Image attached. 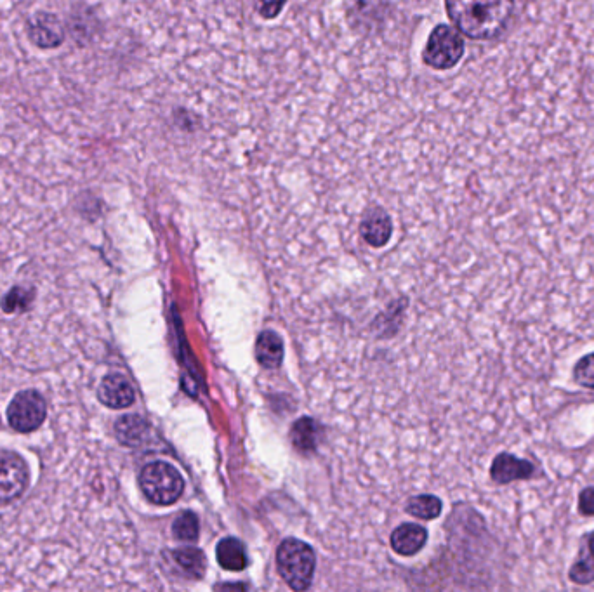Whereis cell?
<instances>
[{
  "instance_id": "cell-1",
  "label": "cell",
  "mask_w": 594,
  "mask_h": 592,
  "mask_svg": "<svg viewBox=\"0 0 594 592\" xmlns=\"http://www.w3.org/2000/svg\"><path fill=\"white\" fill-rule=\"evenodd\" d=\"M445 9L462 35L492 40L508 28L515 0H445Z\"/></svg>"
},
{
  "instance_id": "cell-2",
  "label": "cell",
  "mask_w": 594,
  "mask_h": 592,
  "mask_svg": "<svg viewBox=\"0 0 594 592\" xmlns=\"http://www.w3.org/2000/svg\"><path fill=\"white\" fill-rule=\"evenodd\" d=\"M315 565V551L303 540L287 539L278 546V573L294 591H306L311 586Z\"/></svg>"
},
{
  "instance_id": "cell-3",
  "label": "cell",
  "mask_w": 594,
  "mask_h": 592,
  "mask_svg": "<svg viewBox=\"0 0 594 592\" xmlns=\"http://www.w3.org/2000/svg\"><path fill=\"white\" fill-rule=\"evenodd\" d=\"M139 487L155 506H172L185 492V480L169 462L155 461L141 469Z\"/></svg>"
},
{
  "instance_id": "cell-4",
  "label": "cell",
  "mask_w": 594,
  "mask_h": 592,
  "mask_svg": "<svg viewBox=\"0 0 594 592\" xmlns=\"http://www.w3.org/2000/svg\"><path fill=\"white\" fill-rule=\"evenodd\" d=\"M466 51L461 32L449 25H438L429 35L428 44L424 47V65L433 70H450L462 60Z\"/></svg>"
},
{
  "instance_id": "cell-5",
  "label": "cell",
  "mask_w": 594,
  "mask_h": 592,
  "mask_svg": "<svg viewBox=\"0 0 594 592\" xmlns=\"http://www.w3.org/2000/svg\"><path fill=\"white\" fill-rule=\"evenodd\" d=\"M47 403L35 389H25L14 396L7 407V422L18 433H33L46 422Z\"/></svg>"
},
{
  "instance_id": "cell-6",
  "label": "cell",
  "mask_w": 594,
  "mask_h": 592,
  "mask_svg": "<svg viewBox=\"0 0 594 592\" xmlns=\"http://www.w3.org/2000/svg\"><path fill=\"white\" fill-rule=\"evenodd\" d=\"M30 485L27 461L13 450L0 448V506L13 504Z\"/></svg>"
},
{
  "instance_id": "cell-7",
  "label": "cell",
  "mask_w": 594,
  "mask_h": 592,
  "mask_svg": "<svg viewBox=\"0 0 594 592\" xmlns=\"http://www.w3.org/2000/svg\"><path fill=\"white\" fill-rule=\"evenodd\" d=\"M27 37L33 46L49 51L63 46L66 40V25L58 14L37 11L27 21Z\"/></svg>"
},
{
  "instance_id": "cell-8",
  "label": "cell",
  "mask_w": 594,
  "mask_h": 592,
  "mask_svg": "<svg viewBox=\"0 0 594 592\" xmlns=\"http://www.w3.org/2000/svg\"><path fill=\"white\" fill-rule=\"evenodd\" d=\"M99 402L113 410H124L134 403V389L122 374H108L98 388Z\"/></svg>"
},
{
  "instance_id": "cell-9",
  "label": "cell",
  "mask_w": 594,
  "mask_h": 592,
  "mask_svg": "<svg viewBox=\"0 0 594 592\" xmlns=\"http://www.w3.org/2000/svg\"><path fill=\"white\" fill-rule=\"evenodd\" d=\"M535 474V466L525 459H518L515 455L501 454L495 457L490 468V476L495 483H511L516 480H530Z\"/></svg>"
},
{
  "instance_id": "cell-10",
  "label": "cell",
  "mask_w": 594,
  "mask_h": 592,
  "mask_svg": "<svg viewBox=\"0 0 594 592\" xmlns=\"http://www.w3.org/2000/svg\"><path fill=\"white\" fill-rule=\"evenodd\" d=\"M360 235L370 247H374V249L384 247L390 242L391 235H393V221L383 209H370L363 216Z\"/></svg>"
},
{
  "instance_id": "cell-11",
  "label": "cell",
  "mask_w": 594,
  "mask_h": 592,
  "mask_svg": "<svg viewBox=\"0 0 594 592\" xmlns=\"http://www.w3.org/2000/svg\"><path fill=\"white\" fill-rule=\"evenodd\" d=\"M426 540L428 532L421 525L405 523L391 535V547L400 556H414L426 546Z\"/></svg>"
},
{
  "instance_id": "cell-12",
  "label": "cell",
  "mask_w": 594,
  "mask_h": 592,
  "mask_svg": "<svg viewBox=\"0 0 594 592\" xmlns=\"http://www.w3.org/2000/svg\"><path fill=\"white\" fill-rule=\"evenodd\" d=\"M96 25H98V20L94 16L93 9L86 4H79V6L73 7L72 13L68 16L66 30L77 44L84 46L86 42L93 39Z\"/></svg>"
},
{
  "instance_id": "cell-13",
  "label": "cell",
  "mask_w": 594,
  "mask_h": 592,
  "mask_svg": "<svg viewBox=\"0 0 594 592\" xmlns=\"http://www.w3.org/2000/svg\"><path fill=\"white\" fill-rule=\"evenodd\" d=\"M256 358L264 369H278L284 360V343L273 330H264L256 343Z\"/></svg>"
},
{
  "instance_id": "cell-14",
  "label": "cell",
  "mask_w": 594,
  "mask_h": 592,
  "mask_svg": "<svg viewBox=\"0 0 594 592\" xmlns=\"http://www.w3.org/2000/svg\"><path fill=\"white\" fill-rule=\"evenodd\" d=\"M148 431L150 426L141 415H122L115 422V436L124 447H139L145 441Z\"/></svg>"
},
{
  "instance_id": "cell-15",
  "label": "cell",
  "mask_w": 594,
  "mask_h": 592,
  "mask_svg": "<svg viewBox=\"0 0 594 592\" xmlns=\"http://www.w3.org/2000/svg\"><path fill=\"white\" fill-rule=\"evenodd\" d=\"M216 558L219 565L228 572H242L247 566V553L242 542L233 537L223 539L216 547Z\"/></svg>"
},
{
  "instance_id": "cell-16",
  "label": "cell",
  "mask_w": 594,
  "mask_h": 592,
  "mask_svg": "<svg viewBox=\"0 0 594 592\" xmlns=\"http://www.w3.org/2000/svg\"><path fill=\"white\" fill-rule=\"evenodd\" d=\"M172 558L190 579H204L207 561H205V554L200 549H195V547L176 549L172 553Z\"/></svg>"
},
{
  "instance_id": "cell-17",
  "label": "cell",
  "mask_w": 594,
  "mask_h": 592,
  "mask_svg": "<svg viewBox=\"0 0 594 592\" xmlns=\"http://www.w3.org/2000/svg\"><path fill=\"white\" fill-rule=\"evenodd\" d=\"M291 440L301 452H311L317 447L318 428L310 417H303L292 426Z\"/></svg>"
},
{
  "instance_id": "cell-18",
  "label": "cell",
  "mask_w": 594,
  "mask_h": 592,
  "mask_svg": "<svg viewBox=\"0 0 594 592\" xmlns=\"http://www.w3.org/2000/svg\"><path fill=\"white\" fill-rule=\"evenodd\" d=\"M442 500L435 495H417L407 502V513L419 520H436L442 514Z\"/></svg>"
},
{
  "instance_id": "cell-19",
  "label": "cell",
  "mask_w": 594,
  "mask_h": 592,
  "mask_svg": "<svg viewBox=\"0 0 594 592\" xmlns=\"http://www.w3.org/2000/svg\"><path fill=\"white\" fill-rule=\"evenodd\" d=\"M35 290L27 289V287H14V289L7 292V296L2 301V310L6 313H25L32 304Z\"/></svg>"
},
{
  "instance_id": "cell-20",
  "label": "cell",
  "mask_w": 594,
  "mask_h": 592,
  "mask_svg": "<svg viewBox=\"0 0 594 592\" xmlns=\"http://www.w3.org/2000/svg\"><path fill=\"white\" fill-rule=\"evenodd\" d=\"M198 518L195 513H183L172 523V535L181 542H195L198 539Z\"/></svg>"
},
{
  "instance_id": "cell-21",
  "label": "cell",
  "mask_w": 594,
  "mask_h": 592,
  "mask_svg": "<svg viewBox=\"0 0 594 592\" xmlns=\"http://www.w3.org/2000/svg\"><path fill=\"white\" fill-rule=\"evenodd\" d=\"M568 577L579 586H589L594 582V558H582V560L575 561V565L570 568Z\"/></svg>"
},
{
  "instance_id": "cell-22",
  "label": "cell",
  "mask_w": 594,
  "mask_h": 592,
  "mask_svg": "<svg viewBox=\"0 0 594 592\" xmlns=\"http://www.w3.org/2000/svg\"><path fill=\"white\" fill-rule=\"evenodd\" d=\"M574 379L582 388L594 389V353L584 356L577 362Z\"/></svg>"
},
{
  "instance_id": "cell-23",
  "label": "cell",
  "mask_w": 594,
  "mask_h": 592,
  "mask_svg": "<svg viewBox=\"0 0 594 592\" xmlns=\"http://www.w3.org/2000/svg\"><path fill=\"white\" fill-rule=\"evenodd\" d=\"M287 0H256V11L264 20H275L280 16Z\"/></svg>"
},
{
  "instance_id": "cell-24",
  "label": "cell",
  "mask_w": 594,
  "mask_h": 592,
  "mask_svg": "<svg viewBox=\"0 0 594 592\" xmlns=\"http://www.w3.org/2000/svg\"><path fill=\"white\" fill-rule=\"evenodd\" d=\"M579 511L584 516H594V487L582 490V494L579 495Z\"/></svg>"
},
{
  "instance_id": "cell-25",
  "label": "cell",
  "mask_w": 594,
  "mask_h": 592,
  "mask_svg": "<svg viewBox=\"0 0 594 592\" xmlns=\"http://www.w3.org/2000/svg\"><path fill=\"white\" fill-rule=\"evenodd\" d=\"M589 553H591V556H593L594 558V532L591 533V537H589Z\"/></svg>"
}]
</instances>
